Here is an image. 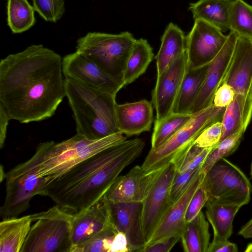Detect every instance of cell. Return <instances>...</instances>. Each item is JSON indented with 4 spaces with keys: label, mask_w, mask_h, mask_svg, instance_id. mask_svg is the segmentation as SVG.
I'll list each match as a JSON object with an SVG mask.
<instances>
[{
    "label": "cell",
    "mask_w": 252,
    "mask_h": 252,
    "mask_svg": "<svg viewBox=\"0 0 252 252\" xmlns=\"http://www.w3.org/2000/svg\"><path fill=\"white\" fill-rule=\"evenodd\" d=\"M62 59L41 44L0 62V105L21 123L51 117L66 96Z\"/></svg>",
    "instance_id": "cell-1"
},
{
    "label": "cell",
    "mask_w": 252,
    "mask_h": 252,
    "mask_svg": "<svg viewBox=\"0 0 252 252\" xmlns=\"http://www.w3.org/2000/svg\"><path fill=\"white\" fill-rule=\"evenodd\" d=\"M141 138L126 140L75 165L61 176L48 181L41 196H47L65 210L86 209L104 196L122 171L142 153Z\"/></svg>",
    "instance_id": "cell-2"
},
{
    "label": "cell",
    "mask_w": 252,
    "mask_h": 252,
    "mask_svg": "<svg viewBox=\"0 0 252 252\" xmlns=\"http://www.w3.org/2000/svg\"><path fill=\"white\" fill-rule=\"evenodd\" d=\"M126 139L120 132L95 140L76 133L61 142L51 141L39 143L31 158L11 170L17 172H30L49 181L61 176L84 159Z\"/></svg>",
    "instance_id": "cell-3"
},
{
    "label": "cell",
    "mask_w": 252,
    "mask_h": 252,
    "mask_svg": "<svg viewBox=\"0 0 252 252\" xmlns=\"http://www.w3.org/2000/svg\"><path fill=\"white\" fill-rule=\"evenodd\" d=\"M64 85L77 133L95 140L119 132L115 120L116 96L70 78H64Z\"/></svg>",
    "instance_id": "cell-4"
},
{
    "label": "cell",
    "mask_w": 252,
    "mask_h": 252,
    "mask_svg": "<svg viewBox=\"0 0 252 252\" xmlns=\"http://www.w3.org/2000/svg\"><path fill=\"white\" fill-rule=\"evenodd\" d=\"M135 40L128 32L119 34L89 32L77 40L76 51L123 83L126 62Z\"/></svg>",
    "instance_id": "cell-5"
},
{
    "label": "cell",
    "mask_w": 252,
    "mask_h": 252,
    "mask_svg": "<svg viewBox=\"0 0 252 252\" xmlns=\"http://www.w3.org/2000/svg\"><path fill=\"white\" fill-rule=\"evenodd\" d=\"M35 221L20 252H70L73 214L56 205L48 210L31 215Z\"/></svg>",
    "instance_id": "cell-6"
},
{
    "label": "cell",
    "mask_w": 252,
    "mask_h": 252,
    "mask_svg": "<svg viewBox=\"0 0 252 252\" xmlns=\"http://www.w3.org/2000/svg\"><path fill=\"white\" fill-rule=\"evenodd\" d=\"M226 107L214 104L192 114L189 122L160 146L151 149L141 167L146 173L158 170L190 148L199 135L212 124L221 121Z\"/></svg>",
    "instance_id": "cell-7"
},
{
    "label": "cell",
    "mask_w": 252,
    "mask_h": 252,
    "mask_svg": "<svg viewBox=\"0 0 252 252\" xmlns=\"http://www.w3.org/2000/svg\"><path fill=\"white\" fill-rule=\"evenodd\" d=\"M202 184L208 193L207 201L241 207L251 199L252 187L249 180L239 167L224 158L204 174Z\"/></svg>",
    "instance_id": "cell-8"
},
{
    "label": "cell",
    "mask_w": 252,
    "mask_h": 252,
    "mask_svg": "<svg viewBox=\"0 0 252 252\" xmlns=\"http://www.w3.org/2000/svg\"><path fill=\"white\" fill-rule=\"evenodd\" d=\"M175 172L172 162L162 168L141 203V223L146 244L173 205L170 192Z\"/></svg>",
    "instance_id": "cell-9"
},
{
    "label": "cell",
    "mask_w": 252,
    "mask_h": 252,
    "mask_svg": "<svg viewBox=\"0 0 252 252\" xmlns=\"http://www.w3.org/2000/svg\"><path fill=\"white\" fill-rule=\"evenodd\" d=\"M6 194L4 202L0 208L3 219L18 217L30 207L31 200L35 195H41L43 188L48 182L44 177L30 172H14L5 173Z\"/></svg>",
    "instance_id": "cell-10"
},
{
    "label": "cell",
    "mask_w": 252,
    "mask_h": 252,
    "mask_svg": "<svg viewBox=\"0 0 252 252\" xmlns=\"http://www.w3.org/2000/svg\"><path fill=\"white\" fill-rule=\"evenodd\" d=\"M227 35L216 26L200 19L194 20L186 36L188 64L198 68L210 64L224 46Z\"/></svg>",
    "instance_id": "cell-11"
},
{
    "label": "cell",
    "mask_w": 252,
    "mask_h": 252,
    "mask_svg": "<svg viewBox=\"0 0 252 252\" xmlns=\"http://www.w3.org/2000/svg\"><path fill=\"white\" fill-rule=\"evenodd\" d=\"M64 78L75 79L94 90L116 96L124 87L83 54L76 51L62 59Z\"/></svg>",
    "instance_id": "cell-12"
},
{
    "label": "cell",
    "mask_w": 252,
    "mask_h": 252,
    "mask_svg": "<svg viewBox=\"0 0 252 252\" xmlns=\"http://www.w3.org/2000/svg\"><path fill=\"white\" fill-rule=\"evenodd\" d=\"M187 67L185 52L157 76L151 101L156 111L154 125L158 124L173 113Z\"/></svg>",
    "instance_id": "cell-13"
},
{
    "label": "cell",
    "mask_w": 252,
    "mask_h": 252,
    "mask_svg": "<svg viewBox=\"0 0 252 252\" xmlns=\"http://www.w3.org/2000/svg\"><path fill=\"white\" fill-rule=\"evenodd\" d=\"M238 35L230 31L222 48L209 64L205 79L191 108L190 114L202 110L213 104L217 90L222 83L232 58Z\"/></svg>",
    "instance_id": "cell-14"
},
{
    "label": "cell",
    "mask_w": 252,
    "mask_h": 252,
    "mask_svg": "<svg viewBox=\"0 0 252 252\" xmlns=\"http://www.w3.org/2000/svg\"><path fill=\"white\" fill-rule=\"evenodd\" d=\"M71 225L72 247L107 228L116 227L105 195L90 207L73 214Z\"/></svg>",
    "instance_id": "cell-15"
},
{
    "label": "cell",
    "mask_w": 252,
    "mask_h": 252,
    "mask_svg": "<svg viewBox=\"0 0 252 252\" xmlns=\"http://www.w3.org/2000/svg\"><path fill=\"white\" fill-rule=\"evenodd\" d=\"M161 169L146 173L141 166H135L116 179L105 196L111 202L142 203Z\"/></svg>",
    "instance_id": "cell-16"
},
{
    "label": "cell",
    "mask_w": 252,
    "mask_h": 252,
    "mask_svg": "<svg viewBox=\"0 0 252 252\" xmlns=\"http://www.w3.org/2000/svg\"><path fill=\"white\" fill-rule=\"evenodd\" d=\"M236 94L251 95L252 93V39L238 37L231 62L223 81Z\"/></svg>",
    "instance_id": "cell-17"
},
{
    "label": "cell",
    "mask_w": 252,
    "mask_h": 252,
    "mask_svg": "<svg viewBox=\"0 0 252 252\" xmlns=\"http://www.w3.org/2000/svg\"><path fill=\"white\" fill-rule=\"evenodd\" d=\"M113 222L117 230L126 236L129 252H141L146 246L142 223V203L109 201Z\"/></svg>",
    "instance_id": "cell-18"
},
{
    "label": "cell",
    "mask_w": 252,
    "mask_h": 252,
    "mask_svg": "<svg viewBox=\"0 0 252 252\" xmlns=\"http://www.w3.org/2000/svg\"><path fill=\"white\" fill-rule=\"evenodd\" d=\"M204 177V174L201 172L195 177L186 191L172 205L146 245L172 236H181L187 224L185 217L189 203Z\"/></svg>",
    "instance_id": "cell-19"
},
{
    "label": "cell",
    "mask_w": 252,
    "mask_h": 252,
    "mask_svg": "<svg viewBox=\"0 0 252 252\" xmlns=\"http://www.w3.org/2000/svg\"><path fill=\"white\" fill-rule=\"evenodd\" d=\"M115 120L119 132L127 136L149 131L153 121L152 102L143 99L137 102L116 104Z\"/></svg>",
    "instance_id": "cell-20"
},
{
    "label": "cell",
    "mask_w": 252,
    "mask_h": 252,
    "mask_svg": "<svg viewBox=\"0 0 252 252\" xmlns=\"http://www.w3.org/2000/svg\"><path fill=\"white\" fill-rule=\"evenodd\" d=\"M252 118V96L236 94L232 102L226 106L221 120L222 133L220 142L238 131H245Z\"/></svg>",
    "instance_id": "cell-21"
},
{
    "label": "cell",
    "mask_w": 252,
    "mask_h": 252,
    "mask_svg": "<svg viewBox=\"0 0 252 252\" xmlns=\"http://www.w3.org/2000/svg\"><path fill=\"white\" fill-rule=\"evenodd\" d=\"M186 36L176 24L170 23L161 38V44L156 56L157 76L177 59L186 52Z\"/></svg>",
    "instance_id": "cell-22"
},
{
    "label": "cell",
    "mask_w": 252,
    "mask_h": 252,
    "mask_svg": "<svg viewBox=\"0 0 252 252\" xmlns=\"http://www.w3.org/2000/svg\"><path fill=\"white\" fill-rule=\"evenodd\" d=\"M233 0H199L189 9L194 20H204L226 32L229 29L230 9Z\"/></svg>",
    "instance_id": "cell-23"
},
{
    "label": "cell",
    "mask_w": 252,
    "mask_h": 252,
    "mask_svg": "<svg viewBox=\"0 0 252 252\" xmlns=\"http://www.w3.org/2000/svg\"><path fill=\"white\" fill-rule=\"evenodd\" d=\"M31 215L0 222V252H20L32 222Z\"/></svg>",
    "instance_id": "cell-24"
},
{
    "label": "cell",
    "mask_w": 252,
    "mask_h": 252,
    "mask_svg": "<svg viewBox=\"0 0 252 252\" xmlns=\"http://www.w3.org/2000/svg\"><path fill=\"white\" fill-rule=\"evenodd\" d=\"M209 64L198 68H193L188 64L173 113L190 114L191 108L205 79Z\"/></svg>",
    "instance_id": "cell-25"
},
{
    "label": "cell",
    "mask_w": 252,
    "mask_h": 252,
    "mask_svg": "<svg viewBox=\"0 0 252 252\" xmlns=\"http://www.w3.org/2000/svg\"><path fill=\"white\" fill-rule=\"evenodd\" d=\"M205 215L214 232L213 241L228 240L233 231V221L240 207L207 201Z\"/></svg>",
    "instance_id": "cell-26"
},
{
    "label": "cell",
    "mask_w": 252,
    "mask_h": 252,
    "mask_svg": "<svg viewBox=\"0 0 252 252\" xmlns=\"http://www.w3.org/2000/svg\"><path fill=\"white\" fill-rule=\"evenodd\" d=\"M210 238L209 223L202 211L194 219L187 223L181 235L185 252H208Z\"/></svg>",
    "instance_id": "cell-27"
},
{
    "label": "cell",
    "mask_w": 252,
    "mask_h": 252,
    "mask_svg": "<svg viewBox=\"0 0 252 252\" xmlns=\"http://www.w3.org/2000/svg\"><path fill=\"white\" fill-rule=\"evenodd\" d=\"M154 56L153 48L146 39L135 40L123 74L124 86L131 83L145 73Z\"/></svg>",
    "instance_id": "cell-28"
},
{
    "label": "cell",
    "mask_w": 252,
    "mask_h": 252,
    "mask_svg": "<svg viewBox=\"0 0 252 252\" xmlns=\"http://www.w3.org/2000/svg\"><path fill=\"white\" fill-rule=\"evenodd\" d=\"M35 10L28 0H7V25L13 33L29 30L35 23Z\"/></svg>",
    "instance_id": "cell-29"
},
{
    "label": "cell",
    "mask_w": 252,
    "mask_h": 252,
    "mask_svg": "<svg viewBox=\"0 0 252 252\" xmlns=\"http://www.w3.org/2000/svg\"><path fill=\"white\" fill-rule=\"evenodd\" d=\"M229 29L238 37L252 39V5L243 0H233L229 12Z\"/></svg>",
    "instance_id": "cell-30"
},
{
    "label": "cell",
    "mask_w": 252,
    "mask_h": 252,
    "mask_svg": "<svg viewBox=\"0 0 252 252\" xmlns=\"http://www.w3.org/2000/svg\"><path fill=\"white\" fill-rule=\"evenodd\" d=\"M192 114L172 113L158 124L154 125L151 138V149L162 145L190 120Z\"/></svg>",
    "instance_id": "cell-31"
},
{
    "label": "cell",
    "mask_w": 252,
    "mask_h": 252,
    "mask_svg": "<svg viewBox=\"0 0 252 252\" xmlns=\"http://www.w3.org/2000/svg\"><path fill=\"white\" fill-rule=\"evenodd\" d=\"M245 132L240 131L235 133L221 141L214 147L203 164L201 172L206 174L219 159L233 153L239 147Z\"/></svg>",
    "instance_id": "cell-32"
},
{
    "label": "cell",
    "mask_w": 252,
    "mask_h": 252,
    "mask_svg": "<svg viewBox=\"0 0 252 252\" xmlns=\"http://www.w3.org/2000/svg\"><path fill=\"white\" fill-rule=\"evenodd\" d=\"M213 148H201L194 144L188 150L172 160L176 171L183 172L194 170L202 166Z\"/></svg>",
    "instance_id": "cell-33"
},
{
    "label": "cell",
    "mask_w": 252,
    "mask_h": 252,
    "mask_svg": "<svg viewBox=\"0 0 252 252\" xmlns=\"http://www.w3.org/2000/svg\"><path fill=\"white\" fill-rule=\"evenodd\" d=\"M117 231L115 227L107 228L72 246L70 252H108Z\"/></svg>",
    "instance_id": "cell-34"
},
{
    "label": "cell",
    "mask_w": 252,
    "mask_h": 252,
    "mask_svg": "<svg viewBox=\"0 0 252 252\" xmlns=\"http://www.w3.org/2000/svg\"><path fill=\"white\" fill-rule=\"evenodd\" d=\"M36 12L46 21L56 23L65 12L64 0H32Z\"/></svg>",
    "instance_id": "cell-35"
},
{
    "label": "cell",
    "mask_w": 252,
    "mask_h": 252,
    "mask_svg": "<svg viewBox=\"0 0 252 252\" xmlns=\"http://www.w3.org/2000/svg\"><path fill=\"white\" fill-rule=\"evenodd\" d=\"M202 166L191 171L175 172L172 185L170 196L173 204L186 191L195 177L201 172Z\"/></svg>",
    "instance_id": "cell-36"
},
{
    "label": "cell",
    "mask_w": 252,
    "mask_h": 252,
    "mask_svg": "<svg viewBox=\"0 0 252 252\" xmlns=\"http://www.w3.org/2000/svg\"><path fill=\"white\" fill-rule=\"evenodd\" d=\"M222 133L221 122H217L206 128L199 135L194 145L201 148H214L220 143Z\"/></svg>",
    "instance_id": "cell-37"
},
{
    "label": "cell",
    "mask_w": 252,
    "mask_h": 252,
    "mask_svg": "<svg viewBox=\"0 0 252 252\" xmlns=\"http://www.w3.org/2000/svg\"><path fill=\"white\" fill-rule=\"evenodd\" d=\"M208 200V193L202 183L195 191L189 203L185 217L186 223L196 217L205 206Z\"/></svg>",
    "instance_id": "cell-38"
},
{
    "label": "cell",
    "mask_w": 252,
    "mask_h": 252,
    "mask_svg": "<svg viewBox=\"0 0 252 252\" xmlns=\"http://www.w3.org/2000/svg\"><path fill=\"white\" fill-rule=\"evenodd\" d=\"M235 95L232 88L222 83L215 93L213 104L217 107H226L233 100Z\"/></svg>",
    "instance_id": "cell-39"
},
{
    "label": "cell",
    "mask_w": 252,
    "mask_h": 252,
    "mask_svg": "<svg viewBox=\"0 0 252 252\" xmlns=\"http://www.w3.org/2000/svg\"><path fill=\"white\" fill-rule=\"evenodd\" d=\"M181 240L180 236L166 238L146 245L141 252H168Z\"/></svg>",
    "instance_id": "cell-40"
},
{
    "label": "cell",
    "mask_w": 252,
    "mask_h": 252,
    "mask_svg": "<svg viewBox=\"0 0 252 252\" xmlns=\"http://www.w3.org/2000/svg\"><path fill=\"white\" fill-rule=\"evenodd\" d=\"M108 252H129L127 239L124 232H117Z\"/></svg>",
    "instance_id": "cell-41"
},
{
    "label": "cell",
    "mask_w": 252,
    "mask_h": 252,
    "mask_svg": "<svg viewBox=\"0 0 252 252\" xmlns=\"http://www.w3.org/2000/svg\"><path fill=\"white\" fill-rule=\"evenodd\" d=\"M238 251L237 246L228 239L213 241L210 243L208 252H237Z\"/></svg>",
    "instance_id": "cell-42"
},
{
    "label": "cell",
    "mask_w": 252,
    "mask_h": 252,
    "mask_svg": "<svg viewBox=\"0 0 252 252\" xmlns=\"http://www.w3.org/2000/svg\"><path fill=\"white\" fill-rule=\"evenodd\" d=\"M11 120L3 107L0 105V148L2 149L4 145L7 133V126Z\"/></svg>",
    "instance_id": "cell-43"
},
{
    "label": "cell",
    "mask_w": 252,
    "mask_h": 252,
    "mask_svg": "<svg viewBox=\"0 0 252 252\" xmlns=\"http://www.w3.org/2000/svg\"><path fill=\"white\" fill-rule=\"evenodd\" d=\"M238 234L245 238H252V219L241 227Z\"/></svg>",
    "instance_id": "cell-44"
},
{
    "label": "cell",
    "mask_w": 252,
    "mask_h": 252,
    "mask_svg": "<svg viewBox=\"0 0 252 252\" xmlns=\"http://www.w3.org/2000/svg\"><path fill=\"white\" fill-rule=\"evenodd\" d=\"M245 251L247 252H252V243L248 245Z\"/></svg>",
    "instance_id": "cell-45"
},
{
    "label": "cell",
    "mask_w": 252,
    "mask_h": 252,
    "mask_svg": "<svg viewBox=\"0 0 252 252\" xmlns=\"http://www.w3.org/2000/svg\"><path fill=\"white\" fill-rule=\"evenodd\" d=\"M251 175L252 177V163L251 167Z\"/></svg>",
    "instance_id": "cell-46"
},
{
    "label": "cell",
    "mask_w": 252,
    "mask_h": 252,
    "mask_svg": "<svg viewBox=\"0 0 252 252\" xmlns=\"http://www.w3.org/2000/svg\"></svg>",
    "instance_id": "cell-47"
}]
</instances>
